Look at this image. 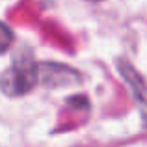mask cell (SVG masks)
<instances>
[{
    "label": "cell",
    "instance_id": "obj_1",
    "mask_svg": "<svg viewBox=\"0 0 147 147\" xmlns=\"http://www.w3.org/2000/svg\"><path fill=\"white\" fill-rule=\"evenodd\" d=\"M39 82V65L28 49L15 54L13 63L0 78V86L9 95H24Z\"/></svg>",
    "mask_w": 147,
    "mask_h": 147
},
{
    "label": "cell",
    "instance_id": "obj_2",
    "mask_svg": "<svg viewBox=\"0 0 147 147\" xmlns=\"http://www.w3.org/2000/svg\"><path fill=\"white\" fill-rule=\"evenodd\" d=\"M39 82L45 88H69L80 84V75L69 65L43 61L39 65Z\"/></svg>",
    "mask_w": 147,
    "mask_h": 147
},
{
    "label": "cell",
    "instance_id": "obj_3",
    "mask_svg": "<svg viewBox=\"0 0 147 147\" xmlns=\"http://www.w3.org/2000/svg\"><path fill=\"white\" fill-rule=\"evenodd\" d=\"M117 71H119V75L123 76L125 84L129 86L130 93H132V97H134V100H136L138 108H140L144 125L147 127V84L144 82V78L140 76V73H138L130 63H127L125 60L117 61Z\"/></svg>",
    "mask_w": 147,
    "mask_h": 147
},
{
    "label": "cell",
    "instance_id": "obj_4",
    "mask_svg": "<svg viewBox=\"0 0 147 147\" xmlns=\"http://www.w3.org/2000/svg\"><path fill=\"white\" fill-rule=\"evenodd\" d=\"M11 45H13V32L7 24L0 22V54L7 52Z\"/></svg>",
    "mask_w": 147,
    "mask_h": 147
},
{
    "label": "cell",
    "instance_id": "obj_5",
    "mask_svg": "<svg viewBox=\"0 0 147 147\" xmlns=\"http://www.w3.org/2000/svg\"><path fill=\"white\" fill-rule=\"evenodd\" d=\"M91 2H102V0H91Z\"/></svg>",
    "mask_w": 147,
    "mask_h": 147
}]
</instances>
